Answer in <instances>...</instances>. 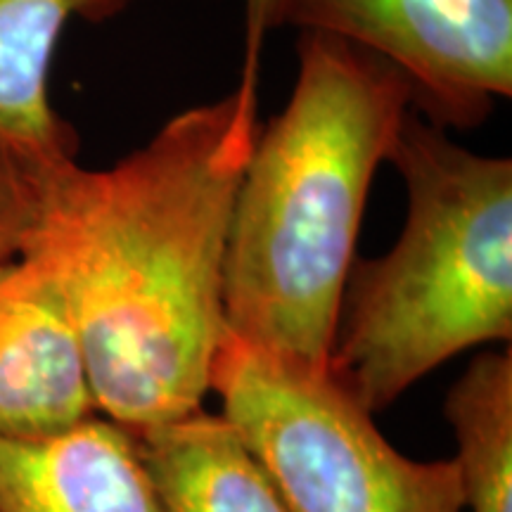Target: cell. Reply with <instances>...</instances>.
<instances>
[{"mask_svg": "<svg viewBox=\"0 0 512 512\" xmlns=\"http://www.w3.org/2000/svg\"><path fill=\"white\" fill-rule=\"evenodd\" d=\"M136 441L164 512H290L221 413L200 408Z\"/></svg>", "mask_w": 512, "mask_h": 512, "instance_id": "9", "label": "cell"}, {"mask_svg": "<svg viewBox=\"0 0 512 512\" xmlns=\"http://www.w3.org/2000/svg\"><path fill=\"white\" fill-rule=\"evenodd\" d=\"M285 0H245V64L261 67L268 31L283 27Z\"/></svg>", "mask_w": 512, "mask_h": 512, "instance_id": "12", "label": "cell"}, {"mask_svg": "<svg viewBox=\"0 0 512 512\" xmlns=\"http://www.w3.org/2000/svg\"><path fill=\"white\" fill-rule=\"evenodd\" d=\"M0 512H164V505L136 437L91 415L48 439H0Z\"/></svg>", "mask_w": 512, "mask_h": 512, "instance_id": "7", "label": "cell"}, {"mask_svg": "<svg viewBox=\"0 0 512 512\" xmlns=\"http://www.w3.org/2000/svg\"><path fill=\"white\" fill-rule=\"evenodd\" d=\"M98 415L79 339L48 273L0 268V439L36 441Z\"/></svg>", "mask_w": 512, "mask_h": 512, "instance_id": "6", "label": "cell"}, {"mask_svg": "<svg viewBox=\"0 0 512 512\" xmlns=\"http://www.w3.org/2000/svg\"><path fill=\"white\" fill-rule=\"evenodd\" d=\"M136 0H0V143L36 169L79 155V136L50 100V72L72 22L102 24Z\"/></svg>", "mask_w": 512, "mask_h": 512, "instance_id": "8", "label": "cell"}, {"mask_svg": "<svg viewBox=\"0 0 512 512\" xmlns=\"http://www.w3.org/2000/svg\"><path fill=\"white\" fill-rule=\"evenodd\" d=\"M261 67L107 169L38 171L22 256L60 292L95 408L133 437L202 408L226 335L233 204L259 136Z\"/></svg>", "mask_w": 512, "mask_h": 512, "instance_id": "1", "label": "cell"}, {"mask_svg": "<svg viewBox=\"0 0 512 512\" xmlns=\"http://www.w3.org/2000/svg\"><path fill=\"white\" fill-rule=\"evenodd\" d=\"M413 105L387 60L299 31L292 93L259 128L233 204L223 271L233 335L328 370L370 188Z\"/></svg>", "mask_w": 512, "mask_h": 512, "instance_id": "2", "label": "cell"}, {"mask_svg": "<svg viewBox=\"0 0 512 512\" xmlns=\"http://www.w3.org/2000/svg\"><path fill=\"white\" fill-rule=\"evenodd\" d=\"M283 27L387 60L439 126L475 128L512 95V0H285Z\"/></svg>", "mask_w": 512, "mask_h": 512, "instance_id": "5", "label": "cell"}, {"mask_svg": "<svg viewBox=\"0 0 512 512\" xmlns=\"http://www.w3.org/2000/svg\"><path fill=\"white\" fill-rule=\"evenodd\" d=\"M406 188L399 240L351 266L328 375L370 413L460 351L512 339V159L408 114L392 159Z\"/></svg>", "mask_w": 512, "mask_h": 512, "instance_id": "3", "label": "cell"}, {"mask_svg": "<svg viewBox=\"0 0 512 512\" xmlns=\"http://www.w3.org/2000/svg\"><path fill=\"white\" fill-rule=\"evenodd\" d=\"M444 415L458 444L470 512H512V351H489L448 389Z\"/></svg>", "mask_w": 512, "mask_h": 512, "instance_id": "10", "label": "cell"}, {"mask_svg": "<svg viewBox=\"0 0 512 512\" xmlns=\"http://www.w3.org/2000/svg\"><path fill=\"white\" fill-rule=\"evenodd\" d=\"M211 392L290 512H465L456 458L403 456L328 370L226 330Z\"/></svg>", "mask_w": 512, "mask_h": 512, "instance_id": "4", "label": "cell"}, {"mask_svg": "<svg viewBox=\"0 0 512 512\" xmlns=\"http://www.w3.org/2000/svg\"><path fill=\"white\" fill-rule=\"evenodd\" d=\"M38 171L0 143V268L22 256L36 219Z\"/></svg>", "mask_w": 512, "mask_h": 512, "instance_id": "11", "label": "cell"}]
</instances>
